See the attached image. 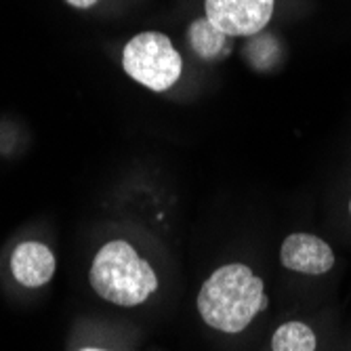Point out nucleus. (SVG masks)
Here are the masks:
<instances>
[{"label":"nucleus","mask_w":351,"mask_h":351,"mask_svg":"<svg viewBox=\"0 0 351 351\" xmlns=\"http://www.w3.org/2000/svg\"><path fill=\"white\" fill-rule=\"evenodd\" d=\"M267 307L263 280L242 263L219 267L200 289L198 311L202 320L221 332H242Z\"/></svg>","instance_id":"obj_1"},{"label":"nucleus","mask_w":351,"mask_h":351,"mask_svg":"<svg viewBox=\"0 0 351 351\" xmlns=\"http://www.w3.org/2000/svg\"><path fill=\"white\" fill-rule=\"evenodd\" d=\"M88 280L93 291L101 299L120 307L141 305L158 289V278L152 265L124 240H112L99 248L90 265Z\"/></svg>","instance_id":"obj_2"},{"label":"nucleus","mask_w":351,"mask_h":351,"mask_svg":"<svg viewBox=\"0 0 351 351\" xmlns=\"http://www.w3.org/2000/svg\"><path fill=\"white\" fill-rule=\"evenodd\" d=\"M126 76L154 93L169 90L183 72V59L171 38L160 32H141L122 49Z\"/></svg>","instance_id":"obj_3"},{"label":"nucleus","mask_w":351,"mask_h":351,"mask_svg":"<svg viewBox=\"0 0 351 351\" xmlns=\"http://www.w3.org/2000/svg\"><path fill=\"white\" fill-rule=\"evenodd\" d=\"M276 0H204V17L226 36H257L274 15Z\"/></svg>","instance_id":"obj_4"},{"label":"nucleus","mask_w":351,"mask_h":351,"mask_svg":"<svg viewBox=\"0 0 351 351\" xmlns=\"http://www.w3.org/2000/svg\"><path fill=\"white\" fill-rule=\"evenodd\" d=\"M280 261L291 271L322 276L335 267V252L322 238L311 234H293L282 242Z\"/></svg>","instance_id":"obj_5"},{"label":"nucleus","mask_w":351,"mask_h":351,"mask_svg":"<svg viewBox=\"0 0 351 351\" xmlns=\"http://www.w3.org/2000/svg\"><path fill=\"white\" fill-rule=\"evenodd\" d=\"M11 271L25 289H40L55 276V254L47 244L21 242L11 254Z\"/></svg>","instance_id":"obj_6"},{"label":"nucleus","mask_w":351,"mask_h":351,"mask_svg":"<svg viewBox=\"0 0 351 351\" xmlns=\"http://www.w3.org/2000/svg\"><path fill=\"white\" fill-rule=\"evenodd\" d=\"M187 40L189 47L200 59H217L228 45V36L221 29H217L206 17L194 19L187 29Z\"/></svg>","instance_id":"obj_7"},{"label":"nucleus","mask_w":351,"mask_h":351,"mask_svg":"<svg viewBox=\"0 0 351 351\" xmlns=\"http://www.w3.org/2000/svg\"><path fill=\"white\" fill-rule=\"evenodd\" d=\"M313 330L303 322H286L271 337V351H315Z\"/></svg>","instance_id":"obj_8"},{"label":"nucleus","mask_w":351,"mask_h":351,"mask_svg":"<svg viewBox=\"0 0 351 351\" xmlns=\"http://www.w3.org/2000/svg\"><path fill=\"white\" fill-rule=\"evenodd\" d=\"M66 3H68L70 7H74V9L86 11V9H90V7H95V5H97L99 0H66Z\"/></svg>","instance_id":"obj_9"},{"label":"nucleus","mask_w":351,"mask_h":351,"mask_svg":"<svg viewBox=\"0 0 351 351\" xmlns=\"http://www.w3.org/2000/svg\"><path fill=\"white\" fill-rule=\"evenodd\" d=\"M80 351H106V349H97V347H84V349H80Z\"/></svg>","instance_id":"obj_10"},{"label":"nucleus","mask_w":351,"mask_h":351,"mask_svg":"<svg viewBox=\"0 0 351 351\" xmlns=\"http://www.w3.org/2000/svg\"><path fill=\"white\" fill-rule=\"evenodd\" d=\"M349 213H351V202H349Z\"/></svg>","instance_id":"obj_11"}]
</instances>
